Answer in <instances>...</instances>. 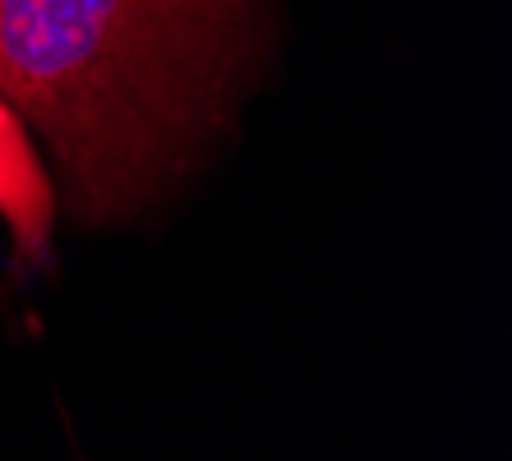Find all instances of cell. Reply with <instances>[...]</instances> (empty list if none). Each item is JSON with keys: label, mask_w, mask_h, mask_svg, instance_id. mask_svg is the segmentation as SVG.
I'll return each instance as SVG.
<instances>
[{"label": "cell", "mask_w": 512, "mask_h": 461, "mask_svg": "<svg viewBox=\"0 0 512 461\" xmlns=\"http://www.w3.org/2000/svg\"><path fill=\"white\" fill-rule=\"evenodd\" d=\"M268 0H0V97L51 157L56 203L107 226L227 134Z\"/></svg>", "instance_id": "cell-1"}, {"label": "cell", "mask_w": 512, "mask_h": 461, "mask_svg": "<svg viewBox=\"0 0 512 461\" xmlns=\"http://www.w3.org/2000/svg\"><path fill=\"white\" fill-rule=\"evenodd\" d=\"M0 222L10 231L14 263L47 268L56 236V185L24 120L5 107V97H0Z\"/></svg>", "instance_id": "cell-2"}]
</instances>
